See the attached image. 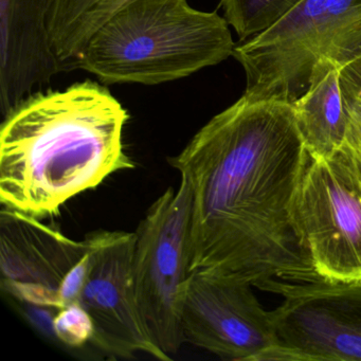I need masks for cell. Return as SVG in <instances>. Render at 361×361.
<instances>
[{"mask_svg":"<svg viewBox=\"0 0 361 361\" xmlns=\"http://www.w3.org/2000/svg\"><path fill=\"white\" fill-rule=\"evenodd\" d=\"M130 0H56L50 42L63 68L73 67L94 33Z\"/></svg>","mask_w":361,"mask_h":361,"instance_id":"4fadbf2b","label":"cell"},{"mask_svg":"<svg viewBox=\"0 0 361 361\" xmlns=\"http://www.w3.org/2000/svg\"><path fill=\"white\" fill-rule=\"evenodd\" d=\"M302 0H221L228 24L240 42L252 39L280 22Z\"/></svg>","mask_w":361,"mask_h":361,"instance_id":"5bb4252c","label":"cell"},{"mask_svg":"<svg viewBox=\"0 0 361 361\" xmlns=\"http://www.w3.org/2000/svg\"><path fill=\"white\" fill-rule=\"evenodd\" d=\"M295 121L310 157L331 158L341 149L346 115L340 87V68L321 61L312 71L307 92L293 103Z\"/></svg>","mask_w":361,"mask_h":361,"instance_id":"7c38bea8","label":"cell"},{"mask_svg":"<svg viewBox=\"0 0 361 361\" xmlns=\"http://www.w3.org/2000/svg\"><path fill=\"white\" fill-rule=\"evenodd\" d=\"M191 188L180 177L178 189L169 188L139 224L134 252L137 301L152 337L174 358L185 343L180 295L188 276L187 240Z\"/></svg>","mask_w":361,"mask_h":361,"instance_id":"8992f818","label":"cell"},{"mask_svg":"<svg viewBox=\"0 0 361 361\" xmlns=\"http://www.w3.org/2000/svg\"><path fill=\"white\" fill-rule=\"evenodd\" d=\"M88 270L78 303L88 312L92 343L113 358L171 360L152 337L137 301L135 232L99 230L85 238Z\"/></svg>","mask_w":361,"mask_h":361,"instance_id":"52a82bcc","label":"cell"},{"mask_svg":"<svg viewBox=\"0 0 361 361\" xmlns=\"http://www.w3.org/2000/svg\"><path fill=\"white\" fill-rule=\"evenodd\" d=\"M0 130V202L37 219L133 170L123 130L128 114L106 88L85 81L37 92L6 114Z\"/></svg>","mask_w":361,"mask_h":361,"instance_id":"7a4b0ae2","label":"cell"},{"mask_svg":"<svg viewBox=\"0 0 361 361\" xmlns=\"http://www.w3.org/2000/svg\"><path fill=\"white\" fill-rule=\"evenodd\" d=\"M298 219L317 274L329 281L361 282V181L341 152L310 159Z\"/></svg>","mask_w":361,"mask_h":361,"instance_id":"ba28073f","label":"cell"},{"mask_svg":"<svg viewBox=\"0 0 361 361\" xmlns=\"http://www.w3.org/2000/svg\"><path fill=\"white\" fill-rule=\"evenodd\" d=\"M232 56L246 73V98L293 104L319 62L341 69L361 58V0H302L271 28L240 42Z\"/></svg>","mask_w":361,"mask_h":361,"instance_id":"277c9868","label":"cell"},{"mask_svg":"<svg viewBox=\"0 0 361 361\" xmlns=\"http://www.w3.org/2000/svg\"><path fill=\"white\" fill-rule=\"evenodd\" d=\"M257 288L283 298L269 312L274 345L262 361H361V282L270 279Z\"/></svg>","mask_w":361,"mask_h":361,"instance_id":"5b68a950","label":"cell"},{"mask_svg":"<svg viewBox=\"0 0 361 361\" xmlns=\"http://www.w3.org/2000/svg\"><path fill=\"white\" fill-rule=\"evenodd\" d=\"M230 25L188 0H130L94 33L73 68L106 85H158L233 56Z\"/></svg>","mask_w":361,"mask_h":361,"instance_id":"3957f363","label":"cell"},{"mask_svg":"<svg viewBox=\"0 0 361 361\" xmlns=\"http://www.w3.org/2000/svg\"><path fill=\"white\" fill-rule=\"evenodd\" d=\"M3 287L16 299L45 310H61L59 290L65 276L87 252L41 219L3 208L0 215Z\"/></svg>","mask_w":361,"mask_h":361,"instance_id":"30bf717a","label":"cell"},{"mask_svg":"<svg viewBox=\"0 0 361 361\" xmlns=\"http://www.w3.org/2000/svg\"><path fill=\"white\" fill-rule=\"evenodd\" d=\"M340 87L346 115L342 155L361 181V58L340 69Z\"/></svg>","mask_w":361,"mask_h":361,"instance_id":"9a60e30c","label":"cell"},{"mask_svg":"<svg viewBox=\"0 0 361 361\" xmlns=\"http://www.w3.org/2000/svg\"><path fill=\"white\" fill-rule=\"evenodd\" d=\"M252 288L235 279L188 274L180 295L185 342L225 360L262 361L274 334L269 312Z\"/></svg>","mask_w":361,"mask_h":361,"instance_id":"9c48e42d","label":"cell"},{"mask_svg":"<svg viewBox=\"0 0 361 361\" xmlns=\"http://www.w3.org/2000/svg\"><path fill=\"white\" fill-rule=\"evenodd\" d=\"M56 0H0V109L5 116L63 69L50 42Z\"/></svg>","mask_w":361,"mask_h":361,"instance_id":"8fae6325","label":"cell"},{"mask_svg":"<svg viewBox=\"0 0 361 361\" xmlns=\"http://www.w3.org/2000/svg\"><path fill=\"white\" fill-rule=\"evenodd\" d=\"M310 159L288 103L243 96L200 128L169 160L191 188L188 274L253 287L323 279L298 219Z\"/></svg>","mask_w":361,"mask_h":361,"instance_id":"6da1fadb","label":"cell"},{"mask_svg":"<svg viewBox=\"0 0 361 361\" xmlns=\"http://www.w3.org/2000/svg\"><path fill=\"white\" fill-rule=\"evenodd\" d=\"M54 335L71 348H80L92 341L94 324L88 312L80 303H73L58 310L54 318Z\"/></svg>","mask_w":361,"mask_h":361,"instance_id":"2e32d148","label":"cell"}]
</instances>
